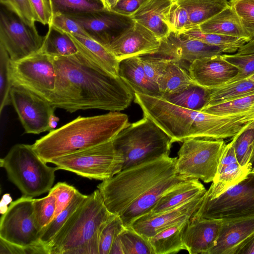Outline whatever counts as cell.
<instances>
[{"instance_id":"e0dca14e","label":"cell","mask_w":254,"mask_h":254,"mask_svg":"<svg viewBox=\"0 0 254 254\" xmlns=\"http://www.w3.org/2000/svg\"><path fill=\"white\" fill-rule=\"evenodd\" d=\"M188 71L196 84L213 89L228 83L239 69L219 55L195 60L190 64Z\"/></svg>"},{"instance_id":"52a82bcc","label":"cell","mask_w":254,"mask_h":254,"mask_svg":"<svg viewBox=\"0 0 254 254\" xmlns=\"http://www.w3.org/2000/svg\"><path fill=\"white\" fill-rule=\"evenodd\" d=\"M34 150L32 145L16 144L0 159L8 180L22 196L34 197L49 192L53 187L58 167L48 166Z\"/></svg>"},{"instance_id":"5bb4252c","label":"cell","mask_w":254,"mask_h":254,"mask_svg":"<svg viewBox=\"0 0 254 254\" xmlns=\"http://www.w3.org/2000/svg\"><path fill=\"white\" fill-rule=\"evenodd\" d=\"M11 103L26 133L38 134L50 131L49 121L57 108L49 101L18 85L10 91Z\"/></svg>"},{"instance_id":"603a6c76","label":"cell","mask_w":254,"mask_h":254,"mask_svg":"<svg viewBox=\"0 0 254 254\" xmlns=\"http://www.w3.org/2000/svg\"><path fill=\"white\" fill-rule=\"evenodd\" d=\"M175 0H148L131 17L162 40L171 32L167 15Z\"/></svg>"},{"instance_id":"5b68a950","label":"cell","mask_w":254,"mask_h":254,"mask_svg":"<svg viewBox=\"0 0 254 254\" xmlns=\"http://www.w3.org/2000/svg\"><path fill=\"white\" fill-rule=\"evenodd\" d=\"M177 157L164 155L125 169L97 186L110 212L121 215L136 199L162 181L177 174Z\"/></svg>"},{"instance_id":"44dd1931","label":"cell","mask_w":254,"mask_h":254,"mask_svg":"<svg viewBox=\"0 0 254 254\" xmlns=\"http://www.w3.org/2000/svg\"><path fill=\"white\" fill-rule=\"evenodd\" d=\"M254 233V215L222 219L215 245L208 254H235L237 250Z\"/></svg>"},{"instance_id":"277c9868","label":"cell","mask_w":254,"mask_h":254,"mask_svg":"<svg viewBox=\"0 0 254 254\" xmlns=\"http://www.w3.org/2000/svg\"><path fill=\"white\" fill-rule=\"evenodd\" d=\"M115 215L106 206L99 190H95L48 246L49 254H99L101 231Z\"/></svg>"},{"instance_id":"681fc988","label":"cell","mask_w":254,"mask_h":254,"mask_svg":"<svg viewBox=\"0 0 254 254\" xmlns=\"http://www.w3.org/2000/svg\"><path fill=\"white\" fill-rule=\"evenodd\" d=\"M50 24L65 33L90 38L81 26L76 21L66 15L61 13L53 14Z\"/></svg>"},{"instance_id":"4fadbf2b","label":"cell","mask_w":254,"mask_h":254,"mask_svg":"<svg viewBox=\"0 0 254 254\" xmlns=\"http://www.w3.org/2000/svg\"><path fill=\"white\" fill-rule=\"evenodd\" d=\"M33 198L22 196L12 202L2 214L0 238L24 247L42 243L34 220Z\"/></svg>"},{"instance_id":"91938a15","label":"cell","mask_w":254,"mask_h":254,"mask_svg":"<svg viewBox=\"0 0 254 254\" xmlns=\"http://www.w3.org/2000/svg\"><path fill=\"white\" fill-rule=\"evenodd\" d=\"M59 120L60 119L55 115L54 113L51 115L49 121L50 131L56 129V128L58 125Z\"/></svg>"},{"instance_id":"9f6ffc18","label":"cell","mask_w":254,"mask_h":254,"mask_svg":"<svg viewBox=\"0 0 254 254\" xmlns=\"http://www.w3.org/2000/svg\"><path fill=\"white\" fill-rule=\"evenodd\" d=\"M254 53V38L241 46L237 51V55Z\"/></svg>"},{"instance_id":"1f68e13d","label":"cell","mask_w":254,"mask_h":254,"mask_svg":"<svg viewBox=\"0 0 254 254\" xmlns=\"http://www.w3.org/2000/svg\"><path fill=\"white\" fill-rule=\"evenodd\" d=\"M48 26L40 52L52 57L68 56L78 52L75 44L68 34L52 24Z\"/></svg>"},{"instance_id":"ee69618b","label":"cell","mask_w":254,"mask_h":254,"mask_svg":"<svg viewBox=\"0 0 254 254\" xmlns=\"http://www.w3.org/2000/svg\"><path fill=\"white\" fill-rule=\"evenodd\" d=\"M167 23L171 31L177 33L192 27L187 11L177 0L170 7L167 15Z\"/></svg>"},{"instance_id":"4316f807","label":"cell","mask_w":254,"mask_h":254,"mask_svg":"<svg viewBox=\"0 0 254 254\" xmlns=\"http://www.w3.org/2000/svg\"><path fill=\"white\" fill-rule=\"evenodd\" d=\"M68 35L75 44L79 52L111 74L118 76L119 62L108 49L91 38Z\"/></svg>"},{"instance_id":"e575fe53","label":"cell","mask_w":254,"mask_h":254,"mask_svg":"<svg viewBox=\"0 0 254 254\" xmlns=\"http://www.w3.org/2000/svg\"><path fill=\"white\" fill-rule=\"evenodd\" d=\"M87 196V195L83 194L77 190L67 206L44 228L41 233L40 240L47 248L59 231L81 205Z\"/></svg>"},{"instance_id":"7a4b0ae2","label":"cell","mask_w":254,"mask_h":254,"mask_svg":"<svg viewBox=\"0 0 254 254\" xmlns=\"http://www.w3.org/2000/svg\"><path fill=\"white\" fill-rule=\"evenodd\" d=\"M134 102L159 127L173 143L192 138L224 139L237 133L235 115L218 116L181 107L161 97L134 93Z\"/></svg>"},{"instance_id":"836d02e7","label":"cell","mask_w":254,"mask_h":254,"mask_svg":"<svg viewBox=\"0 0 254 254\" xmlns=\"http://www.w3.org/2000/svg\"><path fill=\"white\" fill-rule=\"evenodd\" d=\"M210 89L195 83L183 92L162 98L172 103L187 109L200 111L208 103Z\"/></svg>"},{"instance_id":"c3c4849f","label":"cell","mask_w":254,"mask_h":254,"mask_svg":"<svg viewBox=\"0 0 254 254\" xmlns=\"http://www.w3.org/2000/svg\"><path fill=\"white\" fill-rule=\"evenodd\" d=\"M77 190L75 188L65 182H59L52 187L50 191L56 197V211L54 218L67 206Z\"/></svg>"},{"instance_id":"680465c9","label":"cell","mask_w":254,"mask_h":254,"mask_svg":"<svg viewBox=\"0 0 254 254\" xmlns=\"http://www.w3.org/2000/svg\"><path fill=\"white\" fill-rule=\"evenodd\" d=\"M119 0H100L104 9L112 11Z\"/></svg>"},{"instance_id":"ffe728a7","label":"cell","mask_w":254,"mask_h":254,"mask_svg":"<svg viewBox=\"0 0 254 254\" xmlns=\"http://www.w3.org/2000/svg\"><path fill=\"white\" fill-rule=\"evenodd\" d=\"M222 219L199 218L193 214L182 232V240L190 254H208L219 236Z\"/></svg>"},{"instance_id":"7dc6e473","label":"cell","mask_w":254,"mask_h":254,"mask_svg":"<svg viewBox=\"0 0 254 254\" xmlns=\"http://www.w3.org/2000/svg\"><path fill=\"white\" fill-rule=\"evenodd\" d=\"M0 1L1 5L17 15L26 24L36 27L35 22L38 20L29 0H0Z\"/></svg>"},{"instance_id":"bcb514c9","label":"cell","mask_w":254,"mask_h":254,"mask_svg":"<svg viewBox=\"0 0 254 254\" xmlns=\"http://www.w3.org/2000/svg\"><path fill=\"white\" fill-rule=\"evenodd\" d=\"M138 57L147 76L157 84L159 77L167 67L171 59L154 53Z\"/></svg>"},{"instance_id":"f546056e","label":"cell","mask_w":254,"mask_h":254,"mask_svg":"<svg viewBox=\"0 0 254 254\" xmlns=\"http://www.w3.org/2000/svg\"><path fill=\"white\" fill-rule=\"evenodd\" d=\"M188 220L166 227L147 238L153 254H176L183 250H186L182 234Z\"/></svg>"},{"instance_id":"cb8c5ba5","label":"cell","mask_w":254,"mask_h":254,"mask_svg":"<svg viewBox=\"0 0 254 254\" xmlns=\"http://www.w3.org/2000/svg\"><path fill=\"white\" fill-rule=\"evenodd\" d=\"M118 75L133 93L161 97L157 84L147 76L138 56L120 61Z\"/></svg>"},{"instance_id":"484cf974","label":"cell","mask_w":254,"mask_h":254,"mask_svg":"<svg viewBox=\"0 0 254 254\" xmlns=\"http://www.w3.org/2000/svg\"><path fill=\"white\" fill-rule=\"evenodd\" d=\"M198 26L204 32L242 38L249 41L252 40L241 19L230 4Z\"/></svg>"},{"instance_id":"2e32d148","label":"cell","mask_w":254,"mask_h":254,"mask_svg":"<svg viewBox=\"0 0 254 254\" xmlns=\"http://www.w3.org/2000/svg\"><path fill=\"white\" fill-rule=\"evenodd\" d=\"M66 15L76 21L90 38L107 49L135 23L131 16L106 9Z\"/></svg>"},{"instance_id":"e7e4bbea","label":"cell","mask_w":254,"mask_h":254,"mask_svg":"<svg viewBox=\"0 0 254 254\" xmlns=\"http://www.w3.org/2000/svg\"><path fill=\"white\" fill-rule=\"evenodd\" d=\"M251 173H253L254 175V169L252 170Z\"/></svg>"},{"instance_id":"ac0fdd59","label":"cell","mask_w":254,"mask_h":254,"mask_svg":"<svg viewBox=\"0 0 254 254\" xmlns=\"http://www.w3.org/2000/svg\"><path fill=\"white\" fill-rule=\"evenodd\" d=\"M161 40L141 24L133 26L114 42L109 50L119 62L131 57L150 54L157 51Z\"/></svg>"},{"instance_id":"f35d334b","label":"cell","mask_w":254,"mask_h":254,"mask_svg":"<svg viewBox=\"0 0 254 254\" xmlns=\"http://www.w3.org/2000/svg\"><path fill=\"white\" fill-rule=\"evenodd\" d=\"M182 33L190 38L209 44L238 49L249 42L248 40L242 38L204 32L198 26L192 27Z\"/></svg>"},{"instance_id":"60d3db41","label":"cell","mask_w":254,"mask_h":254,"mask_svg":"<svg viewBox=\"0 0 254 254\" xmlns=\"http://www.w3.org/2000/svg\"><path fill=\"white\" fill-rule=\"evenodd\" d=\"M232 139L238 163L243 167L251 166L250 162L254 146V127L246 129Z\"/></svg>"},{"instance_id":"8992f818","label":"cell","mask_w":254,"mask_h":254,"mask_svg":"<svg viewBox=\"0 0 254 254\" xmlns=\"http://www.w3.org/2000/svg\"><path fill=\"white\" fill-rule=\"evenodd\" d=\"M112 141L123 156L122 170L170 155L173 143L166 133L145 116L129 123Z\"/></svg>"},{"instance_id":"db71d44e","label":"cell","mask_w":254,"mask_h":254,"mask_svg":"<svg viewBox=\"0 0 254 254\" xmlns=\"http://www.w3.org/2000/svg\"><path fill=\"white\" fill-rule=\"evenodd\" d=\"M148 0H119L112 11L131 16Z\"/></svg>"},{"instance_id":"d4e9b609","label":"cell","mask_w":254,"mask_h":254,"mask_svg":"<svg viewBox=\"0 0 254 254\" xmlns=\"http://www.w3.org/2000/svg\"><path fill=\"white\" fill-rule=\"evenodd\" d=\"M206 190L199 179H188L164 193L149 213L157 214L173 209L205 193Z\"/></svg>"},{"instance_id":"d6986e66","label":"cell","mask_w":254,"mask_h":254,"mask_svg":"<svg viewBox=\"0 0 254 254\" xmlns=\"http://www.w3.org/2000/svg\"><path fill=\"white\" fill-rule=\"evenodd\" d=\"M204 194L173 209L157 214H146L135 220L130 227L143 237L150 238L166 227L189 219L199 207Z\"/></svg>"},{"instance_id":"816d5d0a","label":"cell","mask_w":254,"mask_h":254,"mask_svg":"<svg viewBox=\"0 0 254 254\" xmlns=\"http://www.w3.org/2000/svg\"><path fill=\"white\" fill-rule=\"evenodd\" d=\"M229 3L241 20L254 22V0H230Z\"/></svg>"},{"instance_id":"6da1fadb","label":"cell","mask_w":254,"mask_h":254,"mask_svg":"<svg viewBox=\"0 0 254 254\" xmlns=\"http://www.w3.org/2000/svg\"><path fill=\"white\" fill-rule=\"evenodd\" d=\"M52 59L56 79L49 102L56 108L71 113L93 109L120 112L132 102L133 91L121 77L81 52Z\"/></svg>"},{"instance_id":"7bdbcfd3","label":"cell","mask_w":254,"mask_h":254,"mask_svg":"<svg viewBox=\"0 0 254 254\" xmlns=\"http://www.w3.org/2000/svg\"><path fill=\"white\" fill-rule=\"evenodd\" d=\"M125 228L118 215H116L104 227L99 238V254H109L112 245Z\"/></svg>"},{"instance_id":"f1b7e54d","label":"cell","mask_w":254,"mask_h":254,"mask_svg":"<svg viewBox=\"0 0 254 254\" xmlns=\"http://www.w3.org/2000/svg\"><path fill=\"white\" fill-rule=\"evenodd\" d=\"M194 83L188 70L171 59L157 82L161 97L180 93Z\"/></svg>"},{"instance_id":"8d00e7d4","label":"cell","mask_w":254,"mask_h":254,"mask_svg":"<svg viewBox=\"0 0 254 254\" xmlns=\"http://www.w3.org/2000/svg\"><path fill=\"white\" fill-rule=\"evenodd\" d=\"M33 214L36 227L41 233L53 220L56 211V197L49 191L48 194L33 200Z\"/></svg>"},{"instance_id":"f5cc1de1","label":"cell","mask_w":254,"mask_h":254,"mask_svg":"<svg viewBox=\"0 0 254 254\" xmlns=\"http://www.w3.org/2000/svg\"><path fill=\"white\" fill-rule=\"evenodd\" d=\"M38 22L44 25L51 23L53 13L49 0H29Z\"/></svg>"},{"instance_id":"6f0895ef","label":"cell","mask_w":254,"mask_h":254,"mask_svg":"<svg viewBox=\"0 0 254 254\" xmlns=\"http://www.w3.org/2000/svg\"><path fill=\"white\" fill-rule=\"evenodd\" d=\"M109 254H124L123 246L120 235L113 242Z\"/></svg>"},{"instance_id":"4dcf8cb0","label":"cell","mask_w":254,"mask_h":254,"mask_svg":"<svg viewBox=\"0 0 254 254\" xmlns=\"http://www.w3.org/2000/svg\"><path fill=\"white\" fill-rule=\"evenodd\" d=\"M187 11L192 27L198 26L229 4L227 0H177Z\"/></svg>"},{"instance_id":"b9f144b4","label":"cell","mask_w":254,"mask_h":254,"mask_svg":"<svg viewBox=\"0 0 254 254\" xmlns=\"http://www.w3.org/2000/svg\"><path fill=\"white\" fill-rule=\"evenodd\" d=\"M10 57L0 44V114L11 103L10 91L13 86L10 75Z\"/></svg>"},{"instance_id":"7402d4cb","label":"cell","mask_w":254,"mask_h":254,"mask_svg":"<svg viewBox=\"0 0 254 254\" xmlns=\"http://www.w3.org/2000/svg\"><path fill=\"white\" fill-rule=\"evenodd\" d=\"M187 179L188 178L176 174L162 181L147 191L120 215L125 227H130L135 220L150 213L164 193Z\"/></svg>"},{"instance_id":"11a10c76","label":"cell","mask_w":254,"mask_h":254,"mask_svg":"<svg viewBox=\"0 0 254 254\" xmlns=\"http://www.w3.org/2000/svg\"><path fill=\"white\" fill-rule=\"evenodd\" d=\"M235 254H254V233L239 247Z\"/></svg>"},{"instance_id":"d6a6232c","label":"cell","mask_w":254,"mask_h":254,"mask_svg":"<svg viewBox=\"0 0 254 254\" xmlns=\"http://www.w3.org/2000/svg\"><path fill=\"white\" fill-rule=\"evenodd\" d=\"M210 89L209 99L206 106L216 105L254 94V80L247 78Z\"/></svg>"},{"instance_id":"83f0119b","label":"cell","mask_w":254,"mask_h":254,"mask_svg":"<svg viewBox=\"0 0 254 254\" xmlns=\"http://www.w3.org/2000/svg\"><path fill=\"white\" fill-rule=\"evenodd\" d=\"M252 167H243L238 162L218 167L217 172L209 189L204 197L214 198L245 179L251 172Z\"/></svg>"},{"instance_id":"be15d7a7","label":"cell","mask_w":254,"mask_h":254,"mask_svg":"<svg viewBox=\"0 0 254 254\" xmlns=\"http://www.w3.org/2000/svg\"><path fill=\"white\" fill-rule=\"evenodd\" d=\"M249 78L253 80H254V74H253L252 75L250 76L249 77H248Z\"/></svg>"},{"instance_id":"8fae6325","label":"cell","mask_w":254,"mask_h":254,"mask_svg":"<svg viewBox=\"0 0 254 254\" xmlns=\"http://www.w3.org/2000/svg\"><path fill=\"white\" fill-rule=\"evenodd\" d=\"M10 75L13 85L24 87L49 101L56 79L51 57L39 51L20 61H11Z\"/></svg>"},{"instance_id":"7c38bea8","label":"cell","mask_w":254,"mask_h":254,"mask_svg":"<svg viewBox=\"0 0 254 254\" xmlns=\"http://www.w3.org/2000/svg\"><path fill=\"white\" fill-rule=\"evenodd\" d=\"M45 36L36 27L26 24L5 7L0 12V44L8 53L12 62H17L38 52Z\"/></svg>"},{"instance_id":"30bf717a","label":"cell","mask_w":254,"mask_h":254,"mask_svg":"<svg viewBox=\"0 0 254 254\" xmlns=\"http://www.w3.org/2000/svg\"><path fill=\"white\" fill-rule=\"evenodd\" d=\"M199 218L226 219L254 215V175L251 172L243 181L218 197L202 202L193 214Z\"/></svg>"},{"instance_id":"9c48e42d","label":"cell","mask_w":254,"mask_h":254,"mask_svg":"<svg viewBox=\"0 0 254 254\" xmlns=\"http://www.w3.org/2000/svg\"><path fill=\"white\" fill-rule=\"evenodd\" d=\"M176 164L178 175L212 182L226 146L223 139L192 138L183 142Z\"/></svg>"},{"instance_id":"3957f363","label":"cell","mask_w":254,"mask_h":254,"mask_svg":"<svg viewBox=\"0 0 254 254\" xmlns=\"http://www.w3.org/2000/svg\"><path fill=\"white\" fill-rule=\"evenodd\" d=\"M129 124L127 115L120 112L79 116L37 139L32 146L43 161L49 163L54 159L110 141Z\"/></svg>"},{"instance_id":"ba28073f","label":"cell","mask_w":254,"mask_h":254,"mask_svg":"<svg viewBox=\"0 0 254 254\" xmlns=\"http://www.w3.org/2000/svg\"><path fill=\"white\" fill-rule=\"evenodd\" d=\"M122 154L112 140L86 149L63 156L50 161L63 169L89 179L104 181L122 171Z\"/></svg>"},{"instance_id":"d590c367","label":"cell","mask_w":254,"mask_h":254,"mask_svg":"<svg viewBox=\"0 0 254 254\" xmlns=\"http://www.w3.org/2000/svg\"><path fill=\"white\" fill-rule=\"evenodd\" d=\"M53 14L76 15L104 10L100 0H49Z\"/></svg>"},{"instance_id":"74e56055","label":"cell","mask_w":254,"mask_h":254,"mask_svg":"<svg viewBox=\"0 0 254 254\" xmlns=\"http://www.w3.org/2000/svg\"><path fill=\"white\" fill-rule=\"evenodd\" d=\"M252 110H254V94L216 105H207L200 111L215 115L226 116Z\"/></svg>"},{"instance_id":"f907efd6","label":"cell","mask_w":254,"mask_h":254,"mask_svg":"<svg viewBox=\"0 0 254 254\" xmlns=\"http://www.w3.org/2000/svg\"><path fill=\"white\" fill-rule=\"evenodd\" d=\"M0 254H49L47 247L42 243L24 247L10 243L0 238Z\"/></svg>"},{"instance_id":"ab89813d","label":"cell","mask_w":254,"mask_h":254,"mask_svg":"<svg viewBox=\"0 0 254 254\" xmlns=\"http://www.w3.org/2000/svg\"><path fill=\"white\" fill-rule=\"evenodd\" d=\"M124 254H153L147 238L130 227H125L120 234Z\"/></svg>"},{"instance_id":"f6af8a7d","label":"cell","mask_w":254,"mask_h":254,"mask_svg":"<svg viewBox=\"0 0 254 254\" xmlns=\"http://www.w3.org/2000/svg\"><path fill=\"white\" fill-rule=\"evenodd\" d=\"M222 56L225 60L239 69L237 75L228 83L248 78L254 74V53L245 55L222 54Z\"/></svg>"},{"instance_id":"9a60e30c","label":"cell","mask_w":254,"mask_h":254,"mask_svg":"<svg viewBox=\"0 0 254 254\" xmlns=\"http://www.w3.org/2000/svg\"><path fill=\"white\" fill-rule=\"evenodd\" d=\"M238 49L209 44L183 33L171 31L167 37L161 40L159 49L153 53L177 61L188 70L190 64L196 59L234 53Z\"/></svg>"},{"instance_id":"6125c7cd","label":"cell","mask_w":254,"mask_h":254,"mask_svg":"<svg viewBox=\"0 0 254 254\" xmlns=\"http://www.w3.org/2000/svg\"><path fill=\"white\" fill-rule=\"evenodd\" d=\"M250 163L252 167V170L254 169V146Z\"/></svg>"},{"instance_id":"94428289","label":"cell","mask_w":254,"mask_h":254,"mask_svg":"<svg viewBox=\"0 0 254 254\" xmlns=\"http://www.w3.org/2000/svg\"><path fill=\"white\" fill-rule=\"evenodd\" d=\"M243 24L250 35L252 40L254 38V22H248L242 21Z\"/></svg>"}]
</instances>
